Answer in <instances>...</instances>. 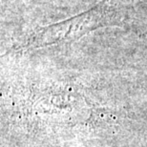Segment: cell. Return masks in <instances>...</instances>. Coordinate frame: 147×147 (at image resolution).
Returning a JSON list of instances; mask_svg holds the SVG:
<instances>
[{"label":"cell","mask_w":147,"mask_h":147,"mask_svg":"<svg viewBox=\"0 0 147 147\" xmlns=\"http://www.w3.org/2000/svg\"><path fill=\"white\" fill-rule=\"evenodd\" d=\"M115 14L114 0H103L96 7L68 20L48 26L36 34L34 41L39 43L57 42L59 40L71 39L70 37L81 36L86 32L104 26L109 23Z\"/></svg>","instance_id":"6da1fadb"}]
</instances>
